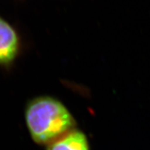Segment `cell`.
I'll return each mask as SVG.
<instances>
[{"mask_svg": "<svg viewBox=\"0 0 150 150\" xmlns=\"http://www.w3.org/2000/svg\"><path fill=\"white\" fill-rule=\"evenodd\" d=\"M25 118L31 139L46 146L76 127L68 108L51 96H38L28 101Z\"/></svg>", "mask_w": 150, "mask_h": 150, "instance_id": "1", "label": "cell"}, {"mask_svg": "<svg viewBox=\"0 0 150 150\" xmlns=\"http://www.w3.org/2000/svg\"><path fill=\"white\" fill-rule=\"evenodd\" d=\"M21 50V40L13 26L0 16V67L8 70Z\"/></svg>", "mask_w": 150, "mask_h": 150, "instance_id": "2", "label": "cell"}, {"mask_svg": "<svg viewBox=\"0 0 150 150\" xmlns=\"http://www.w3.org/2000/svg\"><path fill=\"white\" fill-rule=\"evenodd\" d=\"M46 150H91V149L86 134L75 128L47 145Z\"/></svg>", "mask_w": 150, "mask_h": 150, "instance_id": "3", "label": "cell"}]
</instances>
